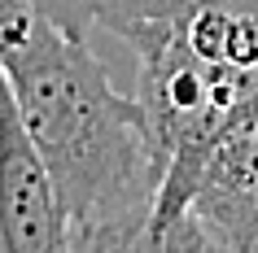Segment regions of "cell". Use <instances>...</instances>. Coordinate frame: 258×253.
<instances>
[{"label":"cell","mask_w":258,"mask_h":253,"mask_svg":"<svg viewBox=\"0 0 258 253\" xmlns=\"http://www.w3.org/2000/svg\"><path fill=\"white\" fill-rule=\"evenodd\" d=\"M0 66L70 231L132 223L153 210L158 161L140 101L118 96L88 40L66 35L31 0H0Z\"/></svg>","instance_id":"obj_1"},{"label":"cell","mask_w":258,"mask_h":253,"mask_svg":"<svg viewBox=\"0 0 258 253\" xmlns=\"http://www.w3.org/2000/svg\"><path fill=\"white\" fill-rule=\"evenodd\" d=\"M0 253H70V218L0 66Z\"/></svg>","instance_id":"obj_2"},{"label":"cell","mask_w":258,"mask_h":253,"mask_svg":"<svg viewBox=\"0 0 258 253\" xmlns=\"http://www.w3.org/2000/svg\"><path fill=\"white\" fill-rule=\"evenodd\" d=\"M70 253H232L192 210L171 218H132L114 227L70 231Z\"/></svg>","instance_id":"obj_3"},{"label":"cell","mask_w":258,"mask_h":253,"mask_svg":"<svg viewBox=\"0 0 258 253\" xmlns=\"http://www.w3.org/2000/svg\"><path fill=\"white\" fill-rule=\"evenodd\" d=\"M202 5H210V0H92V14H96V27L114 31L118 40H136L145 31L184 22Z\"/></svg>","instance_id":"obj_4"},{"label":"cell","mask_w":258,"mask_h":253,"mask_svg":"<svg viewBox=\"0 0 258 253\" xmlns=\"http://www.w3.org/2000/svg\"><path fill=\"white\" fill-rule=\"evenodd\" d=\"M210 231H215L232 253H258V179L249 184V192H245L219 223H210Z\"/></svg>","instance_id":"obj_5"},{"label":"cell","mask_w":258,"mask_h":253,"mask_svg":"<svg viewBox=\"0 0 258 253\" xmlns=\"http://www.w3.org/2000/svg\"><path fill=\"white\" fill-rule=\"evenodd\" d=\"M232 5H241V9H249V14H258V0H232Z\"/></svg>","instance_id":"obj_6"}]
</instances>
